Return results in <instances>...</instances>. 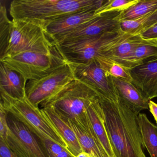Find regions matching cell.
Segmentation results:
<instances>
[{"instance_id":"obj_1","label":"cell","mask_w":157,"mask_h":157,"mask_svg":"<svg viewBox=\"0 0 157 157\" xmlns=\"http://www.w3.org/2000/svg\"><path fill=\"white\" fill-rule=\"evenodd\" d=\"M99 99L116 157H147L143 151L138 114L120 100L114 103Z\"/></svg>"},{"instance_id":"obj_17","label":"cell","mask_w":157,"mask_h":157,"mask_svg":"<svg viewBox=\"0 0 157 157\" xmlns=\"http://www.w3.org/2000/svg\"><path fill=\"white\" fill-rule=\"evenodd\" d=\"M87 113L94 131L104 149L109 157H116L106 129L99 96L89 106Z\"/></svg>"},{"instance_id":"obj_24","label":"cell","mask_w":157,"mask_h":157,"mask_svg":"<svg viewBox=\"0 0 157 157\" xmlns=\"http://www.w3.org/2000/svg\"><path fill=\"white\" fill-rule=\"evenodd\" d=\"M157 10V0H139L133 6L121 12L120 22L133 21L141 18Z\"/></svg>"},{"instance_id":"obj_15","label":"cell","mask_w":157,"mask_h":157,"mask_svg":"<svg viewBox=\"0 0 157 157\" xmlns=\"http://www.w3.org/2000/svg\"><path fill=\"white\" fill-rule=\"evenodd\" d=\"M112 78L119 100L138 115L141 111L148 109L149 101L143 96L131 82L113 77Z\"/></svg>"},{"instance_id":"obj_16","label":"cell","mask_w":157,"mask_h":157,"mask_svg":"<svg viewBox=\"0 0 157 157\" xmlns=\"http://www.w3.org/2000/svg\"><path fill=\"white\" fill-rule=\"evenodd\" d=\"M10 129L18 137L30 157H47L37 136L23 123L7 113Z\"/></svg>"},{"instance_id":"obj_10","label":"cell","mask_w":157,"mask_h":157,"mask_svg":"<svg viewBox=\"0 0 157 157\" xmlns=\"http://www.w3.org/2000/svg\"><path fill=\"white\" fill-rule=\"evenodd\" d=\"M122 11L109 12L100 14L54 43L56 47L65 42L98 36L108 32L121 29L119 16Z\"/></svg>"},{"instance_id":"obj_11","label":"cell","mask_w":157,"mask_h":157,"mask_svg":"<svg viewBox=\"0 0 157 157\" xmlns=\"http://www.w3.org/2000/svg\"><path fill=\"white\" fill-rule=\"evenodd\" d=\"M64 117L76 134L82 151L97 157H109L94 133L87 113L74 119Z\"/></svg>"},{"instance_id":"obj_31","label":"cell","mask_w":157,"mask_h":157,"mask_svg":"<svg viewBox=\"0 0 157 157\" xmlns=\"http://www.w3.org/2000/svg\"><path fill=\"white\" fill-rule=\"evenodd\" d=\"M149 110L154 117L157 124V104L150 100L148 104Z\"/></svg>"},{"instance_id":"obj_29","label":"cell","mask_w":157,"mask_h":157,"mask_svg":"<svg viewBox=\"0 0 157 157\" xmlns=\"http://www.w3.org/2000/svg\"><path fill=\"white\" fill-rule=\"evenodd\" d=\"M0 157H19L10 149L2 139L0 138Z\"/></svg>"},{"instance_id":"obj_28","label":"cell","mask_w":157,"mask_h":157,"mask_svg":"<svg viewBox=\"0 0 157 157\" xmlns=\"http://www.w3.org/2000/svg\"><path fill=\"white\" fill-rule=\"evenodd\" d=\"M139 0H107L95 11V16L109 12L123 11L137 3Z\"/></svg>"},{"instance_id":"obj_25","label":"cell","mask_w":157,"mask_h":157,"mask_svg":"<svg viewBox=\"0 0 157 157\" xmlns=\"http://www.w3.org/2000/svg\"><path fill=\"white\" fill-rule=\"evenodd\" d=\"M95 59L107 76H111L131 82L129 70L124 66L102 55L97 56Z\"/></svg>"},{"instance_id":"obj_27","label":"cell","mask_w":157,"mask_h":157,"mask_svg":"<svg viewBox=\"0 0 157 157\" xmlns=\"http://www.w3.org/2000/svg\"><path fill=\"white\" fill-rule=\"evenodd\" d=\"M47 157H74L71 152L51 140L41 136H36Z\"/></svg>"},{"instance_id":"obj_7","label":"cell","mask_w":157,"mask_h":157,"mask_svg":"<svg viewBox=\"0 0 157 157\" xmlns=\"http://www.w3.org/2000/svg\"><path fill=\"white\" fill-rule=\"evenodd\" d=\"M98 97L90 88L75 79L56 96L41 105L42 108L53 107L62 116L74 119L86 113L89 106Z\"/></svg>"},{"instance_id":"obj_30","label":"cell","mask_w":157,"mask_h":157,"mask_svg":"<svg viewBox=\"0 0 157 157\" xmlns=\"http://www.w3.org/2000/svg\"><path fill=\"white\" fill-rule=\"evenodd\" d=\"M140 35L145 40H157V25L142 32Z\"/></svg>"},{"instance_id":"obj_21","label":"cell","mask_w":157,"mask_h":157,"mask_svg":"<svg viewBox=\"0 0 157 157\" xmlns=\"http://www.w3.org/2000/svg\"><path fill=\"white\" fill-rule=\"evenodd\" d=\"M138 119L143 146L151 157H157V125L151 123L145 114H139Z\"/></svg>"},{"instance_id":"obj_20","label":"cell","mask_w":157,"mask_h":157,"mask_svg":"<svg viewBox=\"0 0 157 157\" xmlns=\"http://www.w3.org/2000/svg\"><path fill=\"white\" fill-rule=\"evenodd\" d=\"M7 117V112L0 105V138L19 157H30L21 140L9 128Z\"/></svg>"},{"instance_id":"obj_2","label":"cell","mask_w":157,"mask_h":157,"mask_svg":"<svg viewBox=\"0 0 157 157\" xmlns=\"http://www.w3.org/2000/svg\"><path fill=\"white\" fill-rule=\"evenodd\" d=\"M105 0H13L10 14L13 19L29 20L44 25L68 14L96 10Z\"/></svg>"},{"instance_id":"obj_23","label":"cell","mask_w":157,"mask_h":157,"mask_svg":"<svg viewBox=\"0 0 157 157\" xmlns=\"http://www.w3.org/2000/svg\"><path fill=\"white\" fill-rule=\"evenodd\" d=\"M156 24L157 10L137 20L121 21L120 27L124 33L132 35L140 34Z\"/></svg>"},{"instance_id":"obj_19","label":"cell","mask_w":157,"mask_h":157,"mask_svg":"<svg viewBox=\"0 0 157 157\" xmlns=\"http://www.w3.org/2000/svg\"><path fill=\"white\" fill-rule=\"evenodd\" d=\"M143 44L157 45V40H145L140 34L133 35L124 42L100 55L107 57L121 64L136 48Z\"/></svg>"},{"instance_id":"obj_26","label":"cell","mask_w":157,"mask_h":157,"mask_svg":"<svg viewBox=\"0 0 157 157\" xmlns=\"http://www.w3.org/2000/svg\"><path fill=\"white\" fill-rule=\"evenodd\" d=\"M12 28V21L8 17L4 4L0 6V59L5 55L10 41Z\"/></svg>"},{"instance_id":"obj_9","label":"cell","mask_w":157,"mask_h":157,"mask_svg":"<svg viewBox=\"0 0 157 157\" xmlns=\"http://www.w3.org/2000/svg\"><path fill=\"white\" fill-rule=\"evenodd\" d=\"M72 64L75 79L90 88L100 98L114 103L119 102V97L112 76L106 75L95 59L86 63Z\"/></svg>"},{"instance_id":"obj_5","label":"cell","mask_w":157,"mask_h":157,"mask_svg":"<svg viewBox=\"0 0 157 157\" xmlns=\"http://www.w3.org/2000/svg\"><path fill=\"white\" fill-rule=\"evenodd\" d=\"M56 50L41 23L12 19L10 41L3 57L26 51L51 54Z\"/></svg>"},{"instance_id":"obj_12","label":"cell","mask_w":157,"mask_h":157,"mask_svg":"<svg viewBox=\"0 0 157 157\" xmlns=\"http://www.w3.org/2000/svg\"><path fill=\"white\" fill-rule=\"evenodd\" d=\"M94 13L95 10L79 12L48 22L44 25L45 32L54 45L58 39L96 17Z\"/></svg>"},{"instance_id":"obj_8","label":"cell","mask_w":157,"mask_h":157,"mask_svg":"<svg viewBox=\"0 0 157 157\" xmlns=\"http://www.w3.org/2000/svg\"><path fill=\"white\" fill-rule=\"evenodd\" d=\"M64 59L56 48L51 54L26 51L4 57L0 61L7 67L21 74L28 82L42 78Z\"/></svg>"},{"instance_id":"obj_3","label":"cell","mask_w":157,"mask_h":157,"mask_svg":"<svg viewBox=\"0 0 157 157\" xmlns=\"http://www.w3.org/2000/svg\"><path fill=\"white\" fill-rule=\"evenodd\" d=\"M0 105L7 113L23 123L36 136L51 140L69 151L63 139L44 116L41 109L33 104L26 95L22 99H16L1 92Z\"/></svg>"},{"instance_id":"obj_14","label":"cell","mask_w":157,"mask_h":157,"mask_svg":"<svg viewBox=\"0 0 157 157\" xmlns=\"http://www.w3.org/2000/svg\"><path fill=\"white\" fill-rule=\"evenodd\" d=\"M41 110L47 120L63 139L73 156L76 157L82 152L76 134L66 119L50 106L42 107Z\"/></svg>"},{"instance_id":"obj_33","label":"cell","mask_w":157,"mask_h":157,"mask_svg":"<svg viewBox=\"0 0 157 157\" xmlns=\"http://www.w3.org/2000/svg\"><path fill=\"white\" fill-rule=\"evenodd\" d=\"M156 25H157V24H156Z\"/></svg>"},{"instance_id":"obj_18","label":"cell","mask_w":157,"mask_h":157,"mask_svg":"<svg viewBox=\"0 0 157 157\" xmlns=\"http://www.w3.org/2000/svg\"><path fill=\"white\" fill-rule=\"evenodd\" d=\"M0 64V91L16 99L24 98L27 81L17 71Z\"/></svg>"},{"instance_id":"obj_13","label":"cell","mask_w":157,"mask_h":157,"mask_svg":"<svg viewBox=\"0 0 157 157\" xmlns=\"http://www.w3.org/2000/svg\"><path fill=\"white\" fill-rule=\"evenodd\" d=\"M131 82L149 101L157 97V58L129 70Z\"/></svg>"},{"instance_id":"obj_32","label":"cell","mask_w":157,"mask_h":157,"mask_svg":"<svg viewBox=\"0 0 157 157\" xmlns=\"http://www.w3.org/2000/svg\"><path fill=\"white\" fill-rule=\"evenodd\" d=\"M76 157H97L94 153H89V152L82 151L79 154H78Z\"/></svg>"},{"instance_id":"obj_4","label":"cell","mask_w":157,"mask_h":157,"mask_svg":"<svg viewBox=\"0 0 157 157\" xmlns=\"http://www.w3.org/2000/svg\"><path fill=\"white\" fill-rule=\"evenodd\" d=\"M132 35L117 29L98 36L65 42L56 47L62 57L69 62L86 63Z\"/></svg>"},{"instance_id":"obj_22","label":"cell","mask_w":157,"mask_h":157,"mask_svg":"<svg viewBox=\"0 0 157 157\" xmlns=\"http://www.w3.org/2000/svg\"><path fill=\"white\" fill-rule=\"evenodd\" d=\"M157 58V45L143 44L136 48L120 65L130 70Z\"/></svg>"},{"instance_id":"obj_6","label":"cell","mask_w":157,"mask_h":157,"mask_svg":"<svg viewBox=\"0 0 157 157\" xmlns=\"http://www.w3.org/2000/svg\"><path fill=\"white\" fill-rule=\"evenodd\" d=\"M75 80L72 63L64 59L42 78L27 82L26 96L33 104L39 107Z\"/></svg>"}]
</instances>
